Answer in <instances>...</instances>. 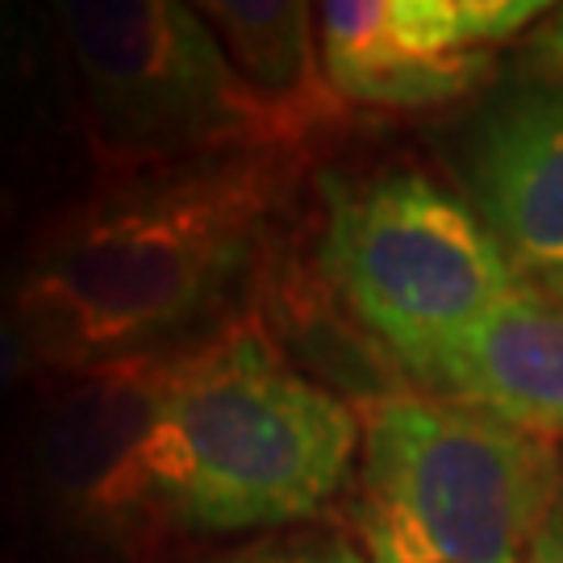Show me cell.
<instances>
[{"label": "cell", "mask_w": 563, "mask_h": 563, "mask_svg": "<svg viewBox=\"0 0 563 563\" xmlns=\"http://www.w3.org/2000/svg\"><path fill=\"white\" fill-rule=\"evenodd\" d=\"M360 455L355 409L305 376L255 318L172 351L159 488L172 530L225 539L322 514Z\"/></svg>", "instance_id": "cell-2"}, {"label": "cell", "mask_w": 563, "mask_h": 563, "mask_svg": "<svg viewBox=\"0 0 563 563\" xmlns=\"http://www.w3.org/2000/svg\"><path fill=\"white\" fill-rule=\"evenodd\" d=\"M555 439L443 393L363 405L355 547L367 563H526L560 497Z\"/></svg>", "instance_id": "cell-3"}, {"label": "cell", "mask_w": 563, "mask_h": 563, "mask_svg": "<svg viewBox=\"0 0 563 563\" xmlns=\"http://www.w3.org/2000/svg\"><path fill=\"white\" fill-rule=\"evenodd\" d=\"M201 563H367L363 551L346 534H322V530H305V534H267L260 543H246L239 551H225Z\"/></svg>", "instance_id": "cell-12"}, {"label": "cell", "mask_w": 563, "mask_h": 563, "mask_svg": "<svg viewBox=\"0 0 563 563\" xmlns=\"http://www.w3.org/2000/svg\"><path fill=\"white\" fill-rule=\"evenodd\" d=\"M460 172L518 272H563V80L493 92L463 134Z\"/></svg>", "instance_id": "cell-8"}, {"label": "cell", "mask_w": 563, "mask_h": 563, "mask_svg": "<svg viewBox=\"0 0 563 563\" xmlns=\"http://www.w3.org/2000/svg\"><path fill=\"white\" fill-rule=\"evenodd\" d=\"M297 192L292 151H251L97 180L30 234L4 301L38 384L167 355L239 318Z\"/></svg>", "instance_id": "cell-1"}, {"label": "cell", "mask_w": 563, "mask_h": 563, "mask_svg": "<svg viewBox=\"0 0 563 563\" xmlns=\"http://www.w3.org/2000/svg\"><path fill=\"white\" fill-rule=\"evenodd\" d=\"M25 380H42L38 360H34V346L25 339L13 305L0 297V397L13 393Z\"/></svg>", "instance_id": "cell-13"}, {"label": "cell", "mask_w": 563, "mask_h": 563, "mask_svg": "<svg viewBox=\"0 0 563 563\" xmlns=\"http://www.w3.org/2000/svg\"><path fill=\"white\" fill-rule=\"evenodd\" d=\"M418 380L555 439L563 434V301L522 288L446 342Z\"/></svg>", "instance_id": "cell-9"}, {"label": "cell", "mask_w": 563, "mask_h": 563, "mask_svg": "<svg viewBox=\"0 0 563 563\" xmlns=\"http://www.w3.org/2000/svg\"><path fill=\"white\" fill-rule=\"evenodd\" d=\"M63 88L97 180L292 151L222 42L180 0H63L51 9Z\"/></svg>", "instance_id": "cell-5"}, {"label": "cell", "mask_w": 563, "mask_h": 563, "mask_svg": "<svg viewBox=\"0 0 563 563\" xmlns=\"http://www.w3.org/2000/svg\"><path fill=\"white\" fill-rule=\"evenodd\" d=\"M526 563H563V484H560V497H555L551 509H547V518H543V526H539V534H534V543H530Z\"/></svg>", "instance_id": "cell-14"}, {"label": "cell", "mask_w": 563, "mask_h": 563, "mask_svg": "<svg viewBox=\"0 0 563 563\" xmlns=\"http://www.w3.org/2000/svg\"><path fill=\"white\" fill-rule=\"evenodd\" d=\"M167 355L46 380L0 463L13 563H163L180 534L159 488Z\"/></svg>", "instance_id": "cell-4"}, {"label": "cell", "mask_w": 563, "mask_h": 563, "mask_svg": "<svg viewBox=\"0 0 563 563\" xmlns=\"http://www.w3.org/2000/svg\"><path fill=\"white\" fill-rule=\"evenodd\" d=\"M555 4L539 0H330L318 4L325 76L346 104L434 109L476 92L497 55Z\"/></svg>", "instance_id": "cell-7"}, {"label": "cell", "mask_w": 563, "mask_h": 563, "mask_svg": "<svg viewBox=\"0 0 563 563\" xmlns=\"http://www.w3.org/2000/svg\"><path fill=\"white\" fill-rule=\"evenodd\" d=\"M547 292H551L555 301H563V272H555V276H547Z\"/></svg>", "instance_id": "cell-16"}, {"label": "cell", "mask_w": 563, "mask_h": 563, "mask_svg": "<svg viewBox=\"0 0 563 563\" xmlns=\"http://www.w3.org/2000/svg\"><path fill=\"white\" fill-rule=\"evenodd\" d=\"M318 272L330 297L413 376L522 292L484 218L422 172L325 176Z\"/></svg>", "instance_id": "cell-6"}, {"label": "cell", "mask_w": 563, "mask_h": 563, "mask_svg": "<svg viewBox=\"0 0 563 563\" xmlns=\"http://www.w3.org/2000/svg\"><path fill=\"white\" fill-rule=\"evenodd\" d=\"M46 34H55L51 9L34 18V9L0 0V176L25 167L46 134L51 84L55 67H63Z\"/></svg>", "instance_id": "cell-11"}, {"label": "cell", "mask_w": 563, "mask_h": 563, "mask_svg": "<svg viewBox=\"0 0 563 563\" xmlns=\"http://www.w3.org/2000/svg\"><path fill=\"white\" fill-rule=\"evenodd\" d=\"M534 55L563 71V4L551 9V18L543 21V30L534 34Z\"/></svg>", "instance_id": "cell-15"}, {"label": "cell", "mask_w": 563, "mask_h": 563, "mask_svg": "<svg viewBox=\"0 0 563 563\" xmlns=\"http://www.w3.org/2000/svg\"><path fill=\"white\" fill-rule=\"evenodd\" d=\"M197 13L222 42L246 92L280 125L288 146L339 125L346 101L322 63L318 9L301 0H205Z\"/></svg>", "instance_id": "cell-10"}]
</instances>
